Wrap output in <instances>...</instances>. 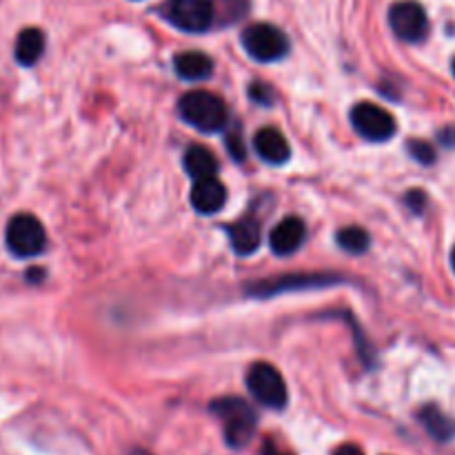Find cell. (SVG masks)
Wrapping results in <instances>:
<instances>
[{
	"mask_svg": "<svg viewBox=\"0 0 455 455\" xmlns=\"http://www.w3.org/2000/svg\"><path fill=\"white\" fill-rule=\"evenodd\" d=\"M129 455H151V453H147L145 449H133V451L129 453Z\"/></svg>",
	"mask_w": 455,
	"mask_h": 455,
	"instance_id": "cb8c5ba5",
	"label": "cell"
},
{
	"mask_svg": "<svg viewBox=\"0 0 455 455\" xmlns=\"http://www.w3.org/2000/svg\"><path fill=\"white\" fill-rule=\"evenodd\" d=\"M44 52V34L36 27L22 29L16 40V60L22 67H31L40 60Z\"/></svg>",
	"mask_w": 455,
	"mask_h": 455,
	"instance_id": "9a60e30c",
	"label": "cell"
},
{
	"mask_svg": "<svg viewBox=\"0 0 455 455\" xmlns=\"http://www.w3.org/2000/svg\"><path fill=\"white\" fill-rule=\"evenodd\" d=\"M336 455H364V453L360 451V449L355 447V444H345V447L338 449Z\"/></svg>",
	"mask_w": 455,
	"mask_h": 455,
	"instance_id": "603a6c76",
	"label": "cell"
},
{
	"mask_svg": "<svg viewBox=\"0 0 455 455\" xmlns=\"http://www.w3.org/2000/svg\"><path fill=\"white\" fill-rule=\"evenodd\" d=\"M407 203L411 204L413 212H420V209L425 207V194H422V191H411L407 198Z\"/></svg>",
	"mask_w": 455,
	"mask_h": 455,
	"instance_id": "ffe728a7",
	"label": "cell"
},
{
	"mask_svg": "<svg viewBox=\"0 0 455 455\" xmlns=\"http://www.w3.org/2000/svg\"><path fill=\"white\" fill-rule=\"evenodd\" d=\"M185 169L194 180L212 178L218 173V158L203 145H191L185 151Z\"/></svg>",
	"mask_w": 455,
	"mask_h": 455,
	"instance_id": "5bb4252c",
	"label": "cell"
},
{
	"mask_svg": "<svg viewBox=\"0 0 455 455\" xmlns=\"http://www.w3.org/2000/svg\"><path fill=\"white\" fill-rule=\"evenodd\" d=\"M262 455H291V453L283 451V449H278V447H275V444L271 443V440H267V443H265V447H262Z\"/></svg>",
	"mask_w": 455,
	"mask_h": 455,
	"instance_id": "7402d4cb",
	"label": "cell"
},
{
	"mask_svg": "<svg viewBox=\"0 0 455 455\" xmlns=\"http://www.w3.org/2000/svg\"><path fill=\"white\" fill-rule=\"evenodd\" d=\"M409 154L418 160V163L431 164L435 160V151L429 142L425 140H411L409 142Z\"/></svg>",
	"mask_w": 455,
	"mask_h": 455,
	"instance_id": "ac0fdd59",
	"label": "cell"
},
{
	"mask_svg": "<svg viewBox=\"0 0 455 455\" xmlns=\"http://www.w3.org/2000/svg\"><path fill=\"white\" fill-rule=\"evenodd\" d=\"M305 235V222L296 216H289L274 227V231L269 234V244L274 249V253H278V256H289V253L298 251L302 247Z\"/></svg>",
	"mask_w": 455,
	"mask_h": 455,
	"instance_id": "9c48e42d",
	"label": "cell"
},
{
	"mask_svg": "<svg viewBox=\"0 0 455 455\" xmlns=\"http://www.w3.org/2000/svg\"><path fill=\"white\" fill-rule=\"evenodd\" d=\"M4 240H7V247L13 256L34 258L43 253L44 244H47V234H44V227L40 225L38 218L29 216V213H18L9 220Z\"/></svg>",
	"mask_w": 455,
	"mask_h": 455,
	"instance_id": "3957f363",
	"label": "cell"
},
{
	"mask_svg": "<svg viewBox=\"0 0 455 455\" xmlns=\"http://www.w3.org/2000/svg\"><path fill=\"white\" fill-rule=\"evenodd\" d=\"M247 387L253 398L269 409H284L287 407V385L284 378L275 367L267 363H258L249 369Z\"/></svg>",
	"mask_w": 455,
	"mask_h": 455,
	"instance_id": "8992f818",
	"label": "cell"
},
{
	"mask_svg": "<svg viewBox=\"0 0 455 455\" xmlns=\"http://www.w3.org/2000/svg\"><path fill=\"white\" fill-rule=\"evenodd\" d=\"M164 16L187 34H203L213 25L216 0H169Z\"/></svg>",
	"mask_w": 455,
	"mask_h": 455,
	"instance_id": "5b68a950",
	"label": "cell"
},
{
	"mask_svg": "<svg viewBox=\"0 0 455 455\" xmlns=\"http://www.w3.org/2000/svg\"><path fill=\"white\" fill-rule=\"evenodd\" d=\"M173 69L180 76L182 80H204L212 76L213 62L212 58L204 56L200 52H185L178 53L176 60H173Z\"/></svg>",
	"mask_w": 455,
	"mask_h": 455,
	"instance_id": "4fadbf2b",
	"label": "cell"
},
{
	"mask_svg": "<svg viewBox=\"0 0 455 455\" xmlns=\"http://www.w3.org/2000/svg\"><path fill=\"white\" fill-rule=\"evenodd\" d=\"M227 149H229L231 154H234L235 160H240L244 156V149H243V145H240L238 136H234V138H229V140H227Z\"/></svg>",
	"mask_w": 455,
	"mask_h": 455,
	"instance_id": "44dd1931",
	"label": "cell"
},
{
	"mask_svg": "<svg viewBox=\"0 0 455 455\" xmlns=\"http://www.w3.org/2000/svg\"><path fill=\"white\" fill-rule=\"evenodd\" d=\"M338 244L349 253H363L369 249V234L360 227H347L338 231Z\"/></svg>",
	"mask_w": 455,
	"mask_h": 455,
	"instance_id": "e0dca14e",
	"label": "cell"
},
{
	"mask_svg": "<svg viewBox=\"0 0 455 455\" xmlns=\"http://www.w3.org/2000/svg\"><path fill=\"white\" fill-rule=\"evenodd\" d=\"M451 265H453V271H455V247H453V251H451Z\"/></svg>",
	"mask_w": 455,
	"mask_h": 455,
	"instance_id": "d4e9b609",
	"label": "cell"
},
{
	"mask_svg": "<svg viewBox=\"0 0 455 455\" xmlns=\"http://www.w3.org/2000/svg\"><path fill=\"white\" fill-rule=\"evenodd\" d=\"M351 124L360 136L373 142L389 140L395 133L394 116L373 102H358L351 111Z\"/></svg>",
	"mask_w": 455,
	"mask_h": 455,
	"instance_id": "52a82bcc",
	"label": "cell"
},
{
	"mask_svg": "<svg viewBox=\"0 0 455 455\" xmlns=\"http://www.w3.org/2000/svg\"><path fill=\"white\" fill-rule=\"evenodd\" d=\"M182 120L196 127L198 132L212 133L220 132L227 124V105L220 96L204 89H194L185 93L178 105Z\"/></svg>",
	"mask_w": 455,
	"mask_h": 455,
	"instance_id": "6da1fadb",
	"label": "cell"
},
{
	"mask_svg": "<svg viewBox=\"0 0 455 455\" xmlns=\"http://www.w3.org/2000/svg\"><path fill=\"white\" fill-rule=\"evenodd\" d=\"M251 98L260 102V105H271V89L267 87V84L256 83L251 87Z\"/></svg>",
	"mask_w": 455,
	"mask_h": 455,
	"instance_id": "d6986e66",
	"label": "cell"
},
{
	"mask_svg": "<svg viewBox=\"0 0 455 455\" xmlns=\"http://www.w3.org/2000/svg\"><path fill=\"white\" fill-rule=\"evenodd\" d=\"M229 238L235 253H240V256H251L262 243L260 225L253 218H243V220L234 222L229 227Z\"/></svg>",
	"mask_w": 455,
	"mask_h": 455,
	"instance_id": "7c38bea8",
	"label": "cell"
},
{
	"mask_svg": "<svg viewBox=\"0 0 455 455\" xmlns=\"http://www.w3.org/2000/svg\"><path fill=\"white\" fill-rule=\"evenodd\" d=\"M227 189L216 176L194 180L191 187V204L198 213H216L225 207Z\"/></svg>",
	"mask_w": 455,
	"mask_h": 455,
	"instance_id": "30bf717a",
	"label": "cell"
},
{
	"mask_svg": "<svg viewBox=\"0 0 455 455\" xmlns=\"http://www.w3.org/2000/svg\"><path fill=\"white\" fill-rule=\"evenodd\" d=\"M453 74H455V60H453Z\"/></svg>",
	"mask_w": 455,
	"mask_h": 455,
	"instance_id": "484cf974",
	"label": "cell"
},
{
	"mask_svg": "<svg viewBox=\"0 0 455 455\" xmlns=\"http://www.w3.org/2000/svg\"><path fill=\"white\" fill-rule=\"evenodd\" d=\"M253 147H256L258 156L269 164H284L291 156V147H289L287 138L274 127L260 129L253 138Z\"/></svg>",
	"mask_w": 455,
	"mask_h": 455,
	"instance_id": "8fae6325",
	"label": "cell"
},
{
	"mask_svg": "<svg viewBox=\"0 0 455 455\" xmlns=\"http://www.w3.org/2000/svg\"><path fill=\"white\" fill-rule=\"evenodd\" d=\"M420 420L425 425V429L429 431V435H434L438 443H449L455 435V425L451 418L444 411H440L438 407L429 404L420 411Z\"/></svg>",
	"mask_w": 455,
	"mask_h": 455,
	"instance_id": "2e32d148",
	"label": "cell"
},
{
	"mask_svg": "<svg viewBox=\"0 0 455 455\" xmlns=\"http://www.w3.org/2000/svg\"><path fill=\"white\" fill-rule=\"evenodd\" d=\"M389 25L394 34L407 43H418V40L425 38L427 29H429L427 12L416 0L395 3L389 12Z\"/></svg>",
	"mask_w": 455,
	"mask_h": 455,
	"instance_id": "ba28073f",
	"label": "cell"
},
{
	"mask_svg": "<svg viewBox=\"0 0 455 455\" xmlns=\"http://www.w3.org/2000/svg\"><path fill=\"white\" fill-rule=\"evenodd\" d=\"M212 411L222 420L229 447L240 449L249 444L258 427V416L251 404L244 403L243 398H220L213 400Z\"/></svg>",
	"mask_w": 455,
	"mask_h": 455,
	"instance_id": "7a4b0ae2",
	"label": "cell"
},
{
	"mask_svg": "<svg viewBox=\"0 0 455 455\" xmlns=\"http://www.w3.org/2000/svg\"><path fill=\"white\" fill-rule=\"evenodd\" d=\"M243 47L253 60L274 62L287 56L289 40L278 27L269 25V22H256V25L247 27V31L243 34Z\"/></svg>",
	"mask_w": 455,
	"mask_h": 455,
	"instance_id": "277c9868",
	"label": "cell"
}]
</instances>
